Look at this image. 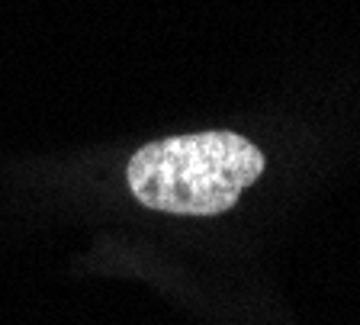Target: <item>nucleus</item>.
I'll return each mask as SVG.
<instances>
[{"label":"nucleus","mask_w":360,"mask_h":325,"mask_svg":"<svg viewBox=\"0 0 360 325\" xmlns=\"http://www.w3.org/2000/svg\"><path fill=\"white\" fill-rule=\"evenodd\" d=\"M267 158L238 132H193L158 139L126 165L129 190L139 203L167 216H219L232 210Z\"/></svg>","instance_id":"f257e3e1"}]
</instances>
